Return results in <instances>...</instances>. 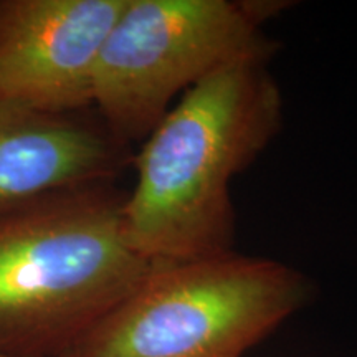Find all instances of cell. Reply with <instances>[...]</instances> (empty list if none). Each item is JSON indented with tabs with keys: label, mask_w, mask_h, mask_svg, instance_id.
<instances>
[{
	"label": "cell",
	"mask_w": 357,
	"mask_h": 357,
	"mask_svg": "<svg viewBox=\"0 0 357 357\" xmlns=\"http://www.w3.org/2000/svg\"><path fill=\"white\" fill-rule=\"evenodd\" d=\"M126 192L66 187L0 211V352L65 357L151 261L129 243Z\"/></svg>",
	"instance_id": "cell-2"
},
{
	"label": "cell",
	"mask_w": 357,
	"mask_h": 357,
	"mask_svg": "<svg viewBox=\"0 0 357 357\" xmlns=\"http://www.w3.org/2000/svg\"><path fill=\"white\" fill-rule=\"evenodd\" d=\"M0 357H17V356H10V354H6V352H0Z\"/></svg>",
	"instance_id": "cell-7"
},
{
	"label": "cell",
	"mask_w": 357,
	"mask_h": 357,
	"mask_svg": "<svg viewBox=\"0 0 357 357\" xmlns=\"http://www.w3.org/2000/svg\"><path fill=\"white\" fill-rule=\"evenodd\" d=\"M301 271L234 250L151 261L65 357H243L311 298Z\"/></svg>",
	"instance_id": "cell-3"
},
{
	"label": "cell",
	"mask_w": 357,
	"mask_h": 357,
	"mask_svg": "<svg viewBox=\"0 0 357 357\" xmlns=\"http://www.w3.org/2000/svg\"><path fill=\"white\" fill-rule=\"evenodd\" d=\"M270 56L236 60L187 89L132 155L124 225L147 261L230 252V185L283 126V96Z\"/></svg>",
	"instance_id": "cell-1"
},
{
	"label": "cell",
	"mask_w": 357,
	"mask_h": 357,
	"mask_svg": "<svg viewBox=\"0 0 357 357\" xmlns=\"http://www.w3.org/2000/svg\"><path fill=\"white\" fill-rule=\"evenodd\" d=\"M281 2L126 0L98 56L93 108L111 132L142 142L184 95L222 66L271 56L263 24Z\"/></svg>",
	"instance_id": "cell-4"
},
{
	"label": "cell",
	"mask_w": 357,
	"mask_h": 357,
	"mask_svg": "<svg viewBox=\"0 0 357 357\" xmlns=\"http://www.w3.org/2000/svg\"><path fill=\"white\" fill-rule=\"evenodd\" d=\"M126 0H0V95L45 113L93 108L102 43Z\"/></svg>",
	"instance_id": "cell-5"
},
{
	"label": "cell",
	"mask_w": 357,
	"mask_h": 357,
	"mask_svg": "<svg viewBox=\"0 0 357 357\" xmlns=\"http://www.w3.org/2000/svg\"><path fill=\"white\" fill-rule=\"evenodd\" d=\"M132 162L96 113H45L0 95V211L47 192L116 182Z\"/></svg>",
	"instance_id": "cell-6"
}]
</instances>
